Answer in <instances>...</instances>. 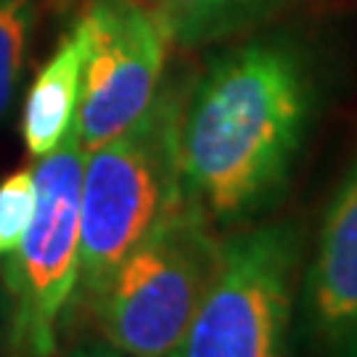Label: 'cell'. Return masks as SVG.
I'll return each instance as SVG.
<instances>
[{
    "mask_svg": "<svg viewBox=\"0 0 357 357\" xmlns=\"http://www.w3.org/2000/svg\"><path fill=\"white\" fill-rule=\"evenodd\" d=\"M315 106V66L296 40L268 35L215 56L183 101V196L212 228L262 215L289 188Z\"/></svg>",
    "mask_w": 357,
    "mask_h": 357,
    "instance_id": "obj_1",
    "label": "cell"
},
{
    "mask_svg": "<svg viewBox=\"0 0 357 357\" xmlns=\"http://www.w3.org/2000/svg\"><path fill=\"white\" fill-rule=\"evenodd\" d=\"M183 85H162L125 132L85 151L79 188V278L88 305L116 265L183 204Z\"/></svg>",
    "mask_w": 357,
    "mask_h": 357,
    "instance_id": "obj_2",
    "label": "cell"
},
{
    "mask_svg": "<svg viewBox=\"0 0 357 357\" xmlns=\"http://www.w3.org/2000/svg\"><path fill=\"white\" fill-rule=\"evenodd\" d=\"M299 268L302 233L291 222H262L230 236L169 357H286Z\"/></svg>",
    "mask_w": 357,
    "mask_h": 357,
    "instance_id": "obj_5",
    "label": "cell"
},
{
    "mask_svg": "<svg viewBox=\"0 0 357 357\" xmlns=\"http://www.w3.org/2000/svg\"><path fill=\"white\" fill-rule=\"evenodd\" d=\"M339 352V357H357V333L355 336H349L344 344L336 349Z\"/></svg>",
    "mask_w": 357,
    "mask_h": 357,
    "instance_id": "obj_13",
    "label": "cell"
},
{
    "mask_svg": "<svg viewBox=\"0 0 357 357\" xmlns=\"http://www.w3.org/2000/svg\"><path fill=\"white\" fill-rule=\"evenodd\" d=\"M85 149L77 128L38 159V204L22 243L3 257L6 349L11 357H56L79 278V188Z\"/></svg>",
    "mask_w": 357,
    "mask_h": 357,
    "instance_id": "obj_4",
    "label": "cell"
},
{
    "mask_svg": "<svg viewBox=\"0 0 357 357\" xmlns=\"http://www.w3.org/2000/svg\"><path fill=\"white\" fill-rule=\"evenodd\" d=\"M38 204L35 169H16L0 180V259L22 243Z\"/></svg>",
    "mask_w": 357,
    "mask_h": 357,
    "instance_id": "obj_11",
    "label": "cell"
},
{
    "mask_svg": "<svg viewBox=\"0 0 357 357\" xmlns=\"http://www.w3.org/2000/svg\"><path fill=\"white\" fill-rule=\"evenodd\" d=\"M32 26V0H0V116L8 112L24 75Z\"/></svg>",
    "mask_w": 357,
    "mask_h": 357,
    "instance_id": "obj_10",
    "label": "cell"
},
{
    "mask_svg": "<svg viewBox=\"0 0 357 357\" xmlns=\"http://www.w3.org/2000/svg\"><path fill=\"white\" fill-rule=\"evenodd\" d=\"M88 48L90 32L85 19L79 16V22L61 38L59 48L43 64L26 93L22 135L29 156L35 159L48 156L75 128Z\"/></svg>",
    "mask_w": 357,
    "mask_h": 357,
    "instance_id": "obj_8",
    "label": "cell"
},
{
    "mask_svg": "<svg viewBox=\"0 0 357 357\" xmlns=\"http://www.w3.org/2000/svg\"><path fill=\"white\" fill-rule=\"evenodd\" d=\"M169 43L199 48L243 35L289 11L299 0H149Z\"/></svg>",
    "mask_w": 357,
    "mask_h": 357,
    "instance_id": "obj_9",
    "label": "cell"
},
{
    "mask_svg": "<svg viewBox=\"0 0 357 357\" xmlns=\"http://www.w3.org/2000/svg\"><path fill=\"white\" fill-rule=\"evenodd\" d=\"M212 222L183 204L143 238L88 302L109 344L135 357H169L220 265Z\"/></svg>",
    "mask_w": 357,
    "mask_h": 357,
    "instance_id": "obj_3",
    "label": "cell"
},
{
    "mask_svg": "<svg viewBox=\"0 0 357 357\" xmlns=\"http://www.w3.org/2000/svg\"><path fill=\"white\" fill-rule=\"evenodd\" d=\"M302 302L318 344L339 349L357 333V159L326 209Z\"/></svg>",
    "mask_w": 357,
    "mask_h": 357,
    "instance_id": "obj_7",
    "label": "cell"
},
{
    "mask_svg": "<svg viewBox=\"0 0 357 357\" xmlns=\"http://www.w3.org/2000/svg\"><path fill=\"white\" fill-rule=\"evenodd\" d=\"M90 48L75 128L93 151L138 119L162 88L167 29L143 0H88Z\"/></svg>",
    "mask_w": 357,
    "mask_h": 357,
    "instance_id": "obj_6",
    "label": "cell"
},
{
    "mask_svg": "<svg viewBox=\"0 0 357 357\" xmlns=\"http://www.w3.org/2000/svg\"><path fill=\"white\" fill-rule=\"evenodd\" d=\"M64 357H135V355H128V352L116 349L106 339H88V342H79V344L72 347Z\"/></svg>",
    "mask_w": 357,
    "mask_h": 357,
    "instance_id": "obj_12",
    "label": "cell"
}]
</instances>
